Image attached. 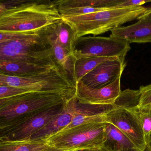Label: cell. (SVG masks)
Segmentation results:
<instances>
[{
    "label": "cell",
    "mask_w": 151,
    "mask_h": 151,
    "mask_svg": "<svg viewBox=\"0 0 151 151\" xmlns=\"http://www.w3.org/2000/svg\"><path fill=\"white\" fill-rule=\"evenodd\" d=\"M140 120L147 146L151 150V113L146 108H134Z\"/></svg>",
    "instance_id": "603a6c76"
},
{
    "label": "cell",
    "mask_w": 151,
    "mask_h": 151,
    "mask_svg": "<svg viewBox=\"0 0 151 151\" xmlns=\"http://www.w3.org/2000/svg\"><path fill=\"white\" fill-rule=\"evenodd\" d=\"M106 140L104 148L108 151H122L137 148L131 140L111 123L106 124Z\"/></svg>",
    "instance_id": "e0dca14e"
},
{
    "label": "cell",
    "mask_w": 151,
    "mask_h": 151,
    "mask_svg": "<svg viewBox=\"0 0 151 151\" xmlns=\"http://www.w3.org/2000/svg\"><path fill=\"white\" fill-rule=\"evenodd\" d=\"M62 20L55 1L27 0L0 13V32H37Z\"/></svg>",
    "instance_id": "6da1fadb"
},
{
    "label": "cell",
    "mask_w": 151,
    "mask_h": 151,
    "mask_svg": "<svg viewBox=\"0 0 151 151\" xmlns=\"http://www.w3.org/2000/svg\"><path fill=\"white\" fill-rule=\"evenodd\" d=\"M113 0H59L54 1L58 9L81 8L101 7L106 8Z\"/></svg>",
    "instance_id": "7402d4cb"
},
{
    "label": "cell",
    "mask_w": 151,
    "mask_h": 151,
    "mask_svg": "<svg viewBox=\"0 0 151 151\" xmlns=\"http://www.w3.org/2000/svg\"><path fill=\"white\" fill-rule=\"evenodd\" d=\"M130 49L129 43L111 35L82 36L76 40L72 55L76 60L90 57L125 58Z\"/></svg>",
    "instance_id": "52a82bcc"
},
{
    "label": "cell",
    "mask_w": 151,
    "mask_h": 151,
    "mask_svg": "<svg viewBox=\"0 0 151 151\" xmlns=\"http://www.w3.org/2000/svg\"><path fill=\"white\" fill-rule=\"evenodd\" d=\"M108 9H109L101 7H81L63 9L58 10V11L62 17H67L86 15Z\"/></svg>",
    "instance_id": "cb8c5ba5"
},
{
    "label": "cell",
    "mask_w": 151,
    "mask_h": 151,
    "mask_svg": "<svg viewBox=\"0 0 151 151\" xmlns=\"http://www.w3.org/2000/svg\"><path fill=\"white\" fill-rule=\"evenodd\" d=\"M53 28L59 43L72 54L76 40L72 27L62 20L60 22L54 24Z\"/></svg>",
    "instance_id": "ffe728a7"
},
{
    "label": "cell",
    "mask_w": 151,
    "mask_h": 151,
    "mask_svg": "<svg viewBox=\"0 0 151 151\" xmlns=\"http://www.w3.org/2000/svg\"><path fill=\"white\" fill-rule=\"evenodd\" d=\"M77 101L76 96L66 102L61 113L54 117L44 127L33 135L29 141H42L47 139L63 130L72 121Z\"/></svg>",
    "instance_id": "4fadbf2b"
},
{
    "label": "cell",
    "mask_w": 151,
    "mask_h": 151,
    "mask_svg": "<svg viewBox=\"0 0 151 151\" xmlns=\"http://www.w3.org/2000/svg\"><path fill=\"white\" fill-rule=\"evenodd\" d=\"M140 91V101L138 107L143 108L151 105V84L147 86H141L139 88Z\"/></svg>",
    "instance_id": "484cf974"
},
{
    "label": "cell",
    "mask_w": 151,
    "mask_h": 151,
    "mask_svg": "<svg viewBox=\"0 0 151 151\" xmlns=\"http://www.w3.org/2000/svg\"><path fill=\"white\" fill-rule=\"evenodd\" d=\"M111 123L126 135L141 151H151L146 144L140 120L133 109L114 108L106 115Z\"/></svg>",
    "instance_id": "9c48e42d"
},
{
    "label": "cell",
    "mask_w": 151,
    "mask_h": 151,
    "mask_svg": "<svg viewBox=\"0 0 151 151\" xmlns=\"http://www.w3.org/2000/svg\"><path fill=\"white\" fill-rule=\"evenodd\" d=\"M114 108L113 105H100L80 103L77 99L72 121L63 130L82 124L108 123L106 115Z\"/></svg>",
    "instance_id": "5bb4252c"
},
{
    "label": "cell",
    "mask_w": 151,
    "mask_h": 151,
    "mask_svg": "<svg viewBox=\"0 0 151 151\" xmlns=\"http://www.w3.org/2000/svg\"><path fill=\"white\" fill-rule=\"evenodd\" d=\"M0 61L57 65L49 45L39 31L0 43Z\"/></svg>",
    "instance_id": "277c9868"
},
{
    "label": "cell",
    "mask_w": 151,
    "mask_h": 151,
    "mask_svg": "<svg viewBox=\"0 0 151 151\" xmlns=\"http://www.w3.org/2000/svg\"><path fill=\"white\" fill-rule=\"evenodd\" d=\"M121 78L99 88L87 87L81 82L76 84L75 96L80 103L90 105H113L121 92Z\"/></svg>",
    "instance_id": "30bf717a"
},
{
    "label": "cell",
    "mask_w": 151,
    "mask_h": 151,
    "mask_svg": "<svg viewBox=\"0 0 151 151\" xmlns=\"http://www.w3.org/2000/svg\"><path fill=\"white\" fill-rule=\"evenodd\" d=\"M65 104L42 110L14 125L0 129V142L29 141L33 135L62 112Z\"/></svg>",
    "instance_id": "ba28073f"
},
{
    "label": "cell",
    "mask_w": 151,
    "mask_h": 151,
    "mask_svg": "<svg viewBox=\"0 0 151 151\" xmlns=\"http://www.w3.org/2000/svg\"><path fill=\"white\" fill-rule=\"evenodd\" d=\"M142 17L147 18L151 19V7L150 8L147 12H146L144 15H143L140 18Z\"/></svg>",
    "instance_id": "4dcf8cb0"
},
{
    "label": "cell",
    "mask_w": 151,
    "mask_h": 151,
    "mask_svg": "<svg viewBox=\"0 0 151 151\" xmlns=\"http://www.w3.org/2000/svg\"><path fill=\"white\" fill-rule=\"evenodd\" d=\"M150 7L132 6L110 9L81 16L62 17L70 25L75 40L88 34L104 33L127 22L139 20L149 10Z\"/></svg>",
    "instance_id": "7a4b0ae2"
},
{
    "label": "cell",
    "mask_w": 151,
    "mask_h": 151,
    "mask_svg": "<svg viewBox=\"0 0 151 151\" xmlns=\"http://www.w3.org/2000/svg\"><path fill=\"white\" fill-rule=\"evenodd\" d=\"M111 36L130 43H151V19L142 17L135 24L111 30Z\"/></svg>",
    "instance_id": "9a60e30c"
},
{
    "label": "cell",
    "mask_w": 151,
    "mask_h": 151,
    "mask_svg": "<svg viewBox=\"0 0 151 151\" xmlns=\"http://www.w3.org/2000/svg\"><path fill=\"white\" fill-rule=\"evenodd\" d=\"M33 92L24 88L0 86V99L9 98L19 95Z\"/></svg>",
    "instance_id": "d4e9b609"
},
{
    "label": "cell",
    "mask_w": 151,
    "mask_h": 151,
    "mask_svg": "<svg viewBox=\"0 0 151 151\" xmlns=\"http://www.w3.org/2000/svg\"><path fill=\"white\" fill-rule=\"evenodd\" d=\"M106 124H82L62 130L46 142L50 146L64 151L104 148Z\"/></svg>",
    "instance_id": "8992f818"
},
{
    "label": "cell",
    "mask_w": 151,
    "mask_h": 151,
    "mask_svg": "<svg viewBox=\"0 0 151 151\" xmlns=\"http://www.w3.org/2000/svg\"><path fill=\"white\" fill-rule=\"evenodd\" d=\"M116 58L90 57L83 58L76 60L74 68V79L75 85L76 82L88 73L93 70L99 64Z\"/></svg>",
    "instance_id": "d6986e66"
},
{
    "label": "cell",
    "mask_w": 151,
    "mask_h": 151,
    "mask_svg": "<svg viewBox=\"0 0 151 151\" xmlns=\"http://www.w3.org/2000/svg\"><path fill=\"white\" fill-rule=\"evenodd\" d=\"M36 32H27V33H4L0 32V43L10 40L23 38L30 34Z\"/></svg>",
    "instance_id": "4316f807"
},
{
    "label": "cell",
    "mask_w": 151,
    "mask_h": 151,
    "mask_svg": "<svg viewBox=\"0 0 151 151\" xmlns=\"http://www.w3.org/2000/svg\"><path fill=\"white\" fill-rule=\"evenodd\" d=\"M0 151H64L49 145L45 141L0 142Z\"/></svg>",
    "instance_id": "ac0fdd59"
},
{
    "label": "cell",
    "mask_w": 151,
    "mask_h": 151,
    "mask_svg": "<svg viewBox=\"0 0 151 151\" xmlns=\"http://www.w3.org/2000/svg\"><path fill=\"white\" fill-rule=\"evenodd\" d=\"M75 151H108L105 148H102L99 149H83V150H78Z\"/></svg>",
    "instance_id": "f546056e"
},
{
    "label": "cell",
    "mask_w": 151,
    "mask_h": 151,
    "mask_svg": "<svg viewBox=\"0 0 151 151\" xmlns=\"http://www.w3.org/2000/svg\"><path fill=\"white\" fill-rule=\"evenodd\" d=\"M56 65L37 64L18 61H0V73L15 77L27 78L46 72Z\"/></svg>",
    "instance_id": "2e32d148"
},
{
    "label": "cell",
    "mask_w": 151,
    "mask_h": 151,
    "mask_svg": "<svg viewBox=\"0 0 151 151\" xmlns=\"http://www.w3.org/2000/svg\"><path fill=\"white\" fill-rule=\"evenodd\" d=\"M16 96L12 97L9 98H4V99H0V108L4 105L5 103H7V102L9 101L10 100H12V99L16 97Z\"/></svg>",
    "instance_id": "f1b7e54d"
},
{
    "label": "cell",
    "mask_w": 151,
    "mask_h": 151,
    "mask_svg": "<svg viewBox=\"0 0 151 151\" xmlns=\"http://www.w3.org/2000/svg\"><path fill=\"white\" fill-rule=\"evenodd\" d=\"M65 103L63 97L53 93L32 92L17 96L0 108V129L42 110Z\"/></svg>",
    "instance_id": "5b68a950"
},
{
    "label": "cell",
    "mask_w": 151,
    "mask_h": 151,
    "mask_svg": "<svg viewBox=\"0 0 151 151\" xmlns=\"http://www.w3.org/2000/svg\"><path fill=\"white\" fill-rule=\"evenodd\" d=\"M145 108H146V109H147V110H149V111H150L151 113V105H149V106H147V107H145Z\"/></svg>",
    "instance_id": "d6a6232c"
},
{
    "label": "cell",
    "mask_w": 151,
    "mask_h": 151,
    "mask_svg": "<svg viewBox=\"0 0 151 151\" xmlns=\"http://www.w3.org/2000/svg\"><path fill=\"white\" fill-rule=\"evenodd\" d=\"M122 151H141L139 149L136 148H129V149H127Z\"/></svg>",
    "instance_id": "1f68e13d"
},
{
    "label": "cell",
    "mask_w": 151,
    "mask_h": 151,
    "mask_svg": "<svg viewBox=\"0 0 151 151\" xmlns=\"http://www.w3.org/2000/svg\"><path fill=\"white\" fill-rule=\"evenodd\" d=\"M27 0H9L0 1V13L7 9L25 2Z\"/></svg>",
    "instance_id": "83f0119b"
},
{
    "label": "cell",
    "mask_w": 151,
    "mask_h": 151,
    "mask_svg": "<svg viewBox=\"0 0 151 151\" xmlns=\"http://www.w3.org/2000/svg\"><path fill=\"white\" fill-rule=\"evenodd\" d=\"M140 91L129 89L121 91L113 104L114 108L133 109L138 107L140 101Z\"/></svg>",
    "instance_id": "44dd1931"
},
{
    "label": "cell",
    "mask_w": 151,
    "mask_h": 151,
    "mask_svg": "<svg viewBox=\"0 0 151 151\" xmlns=\"http://www.w3.org/2000/svg\"><path fill=\"white\" fill-rule=\"evenodd\" d=\"M0 86L24 88L33 92L58 94L66 101L75 95V85L65 71L56 65L49 71L32 77H15L0 73Z\"/></svg>",
    "instance_id": "3957f363"
},
{
    "label": "cell",
    "mask_w": 151,
    "mask_h": 151,
    "mask_svg": "<svg viewBox=\"0 0 151 151\" xmlns=\"http://www.w3.org/2000/svg\"><path fill=\"white\" fill-rule=\"evenodd\" d=\"M124 58H116L103 62L84 75L79 81L87 87L99 88L122 76L126 66Z\"/></svg>",
    "instance_id": "8fae6325"
},
{
    "label": "cell",
    "mask_w": 151,
    "mask_h": 151,
    "mask_svg": "<svg viewBox=\"0 0 151 151\" xmlns=\"http://www.w3.org/2000/svg\"><path fill=\"white\" fill-rule=\"evenodd\" d=\"M53 25L42 28L39 32L49 45L56 64L63 69L70 80L76 86L74 79L76 59L72 54L58 42L54 32Z\"/></svg>",
    "instance_id": "7c38bea8"
}]
</instances>
